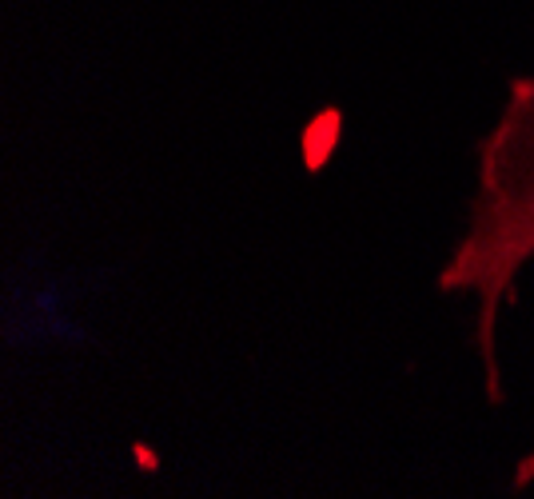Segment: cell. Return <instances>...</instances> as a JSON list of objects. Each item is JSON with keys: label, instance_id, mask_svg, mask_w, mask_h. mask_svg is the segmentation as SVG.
Returning <instances> with one entry per match:
<instances>
[{"label": "cell", "instance_id": "1", "mask_svg": "<svg viewBox=\"0 0 534 499\" xmlns=\"http://www.w3.org/2000/svg\"><path fill=\"white\" fill-rule=\"evenodd\" d=\"M534 260V80H515L479 148V188L467 232L439 272L443 292H467L479 308V348L499 396L495 328L523 268Z\"/></svg>", "mask_w": 534, "mask_h": 499}]
</instances>
